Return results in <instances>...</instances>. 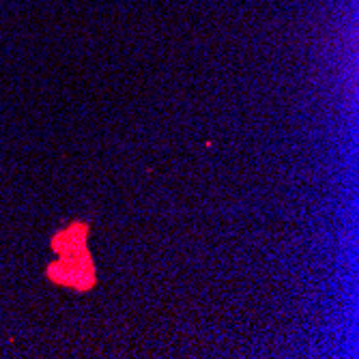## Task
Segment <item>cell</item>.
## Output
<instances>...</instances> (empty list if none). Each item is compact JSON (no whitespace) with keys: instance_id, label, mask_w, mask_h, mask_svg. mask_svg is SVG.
<instances>
[{"instance_id":"obj_2","label":"cell","mask_w":359,"mask_h":359,"mask_svg":"<svg viewBox=\"0 0 359 359\" xmlns=\"http://www.w3.org/2000/svg\"><path fill=\"white\" fill-rule=\"evenodd\" d=\"M86 235H88V224L86 222H74L65 231L56 233L52 237V248L58 252V256H72L86 250Z\"/></svg>"},{"instance_id":"obj_1","label":"cell","mask_w":359,"mask_h":359,"mask_svg":"<svg viewBox=\"0 0 359 359\" xmlns=\"http://www.w3.org/2000/svg\"><path fill=\"white\" fill-rule=\"evenodd\" d=\"M48 278L60 286H69L76 290H90L97 282L93 260L86 250L72 256H60L58 263L48 267Z\"/></svg>"}]
</instances>
